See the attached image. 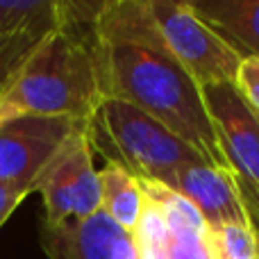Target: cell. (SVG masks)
<instances>
[{"label": "cell", "instance_id": "9a60e30c", "mask_svg": "<svg viewBox=\"0 0 259 259\" xmlns=\"http://www.w3.org/2000/svg\"><path fill=\"white\" fill-rule=\"evenodd\" d=\"M39 44H0V96L9 89V84L14 82V77L18 75L21 66L25 64V59L32 55V50Z\"/></svg>", "mask_w": 259, "mask_h": 259}, {"label": "cell", "instance_id": "277c9868", "mask_svg": "<svg viewBox=\"0 0 259 259\" xmlns=\"http://www.w3.org/2000/svg\"><path fill=\"white\" fill-rule=\"evenodd\" d=\"M141 189L143 211L132 232L139 259H219L211 228L191 202L164 184Z\"/></svg>", "mask_w": 259, "mask_h": 259}, {"label": "cell", "instance_id": "ba28073f", "mask_svg": "<svg viewBox=\"0 0 259 259\" xmlns=\"http://www.w3.org/2000/svg\"><path fill=\"white\" fill-rule=\"evenodd\" d=\"M77 121L46 116H16L0 125V182L23 184L34 191V182L59 150Z\"/></svg>", "mask_w": 259, "mask_h": 259}, {"label": "cell", "instance_id": "7c38bea8", "mask_svg": "<svg viewBox=\"0 0 259 259\" xmlns=\"http://www.w3.org/2000/svg\"><path fill=\"white\" fill-rule=\"evenodd\" d=\"M57 23V0H0V44H41Z\"/></svg>", "mask_w": 259, "mask_h": 259}, {"label": "cell", "instance_id": "4fadbf2b", "mask_svg": "<svg viewBox=\"0 0 259 259\" xmlns=\"http://www.w3.org/2000/svg\"><path fill=\"white\" fill-rule=\"evenodd\" d=\"M100 175V191H103V211L105 216L121 225L125 232L132 234L139 225L143 211V189L141 182L134 180L118 166H105L98 170Z\"/></svg>", "mask_w": 259, "mask_h": 259}, {"label": "cell", "instance_id": "8992f818", "mask_svg": "<svg viewBox=\"0 0 259 259\" xmlns=\"http://www.w3.org/2000/svg\"><path fill=\"white\" fill-rule=\"evenodd\" d=\"M150 7L168 53L187 68L200 89L234 84L243 59L193 14L187 0H150Z\"/></svg>", "mask_w": 259, "mask_h": 259}, {"label": "cell", "instance_id": "5bb4252c", "mask_svg": "<svg viewBox=\"0 0 259 259\" xmlns=\"http://www.w3.org/2000/svg\"><path fill=\"white\" fill-rule=\"evenodd\" d=\"M211 234L219 259H259V237L252 225H223Z\"/></svg>", "mask_w": 259, "mask_h": 259}, {"label": "cell", "instance_id": "30bf717a", "mask_svg": "<svg viewBox=\"0 0 259 259\" xmlns=\"http://www.w3.org/2000/svg\"><path fill=\"white\" fill-rule=\"evenodd\" d=\"M168 189L189 200L211 230L223 225H252L234 178L211 164L184 166L170 180Z\"/></svg>", "mask_w": 259, "mask_h": 259}, {"label": "cell", "instance_id": "3957f363", "mask_svg": "<svg viewBox=\"0 0 259 259\" xmlns=\"http://www.w3.org/2000/svg\"><path fill=\"white\" fill-rule=\"evenodd\" d=\"M84 127L91 150L139 182L168 187L180 168L209 164L196 148L125 100L103 98Z\"/></svg>", "mask_w": 259, "mask_h": 259}, {"label": "cell", "instance_id": "d6986e66", "mask_svg": "<svg viewBox=\"0 0 259 259\" xmlns=\"http://www.w3.org/2000/svg\"><path fill=\"white\" fill-rule=\"evenodd\" d=\"M252 230H255V232H257V237H259V228H252Z\"/></svg>", "mask_w": 259, "mask_h": 259}, {"label": "cell", "instance_id": "8fae6325", "mask_svg": "<svg viewBox=\"0 0 259 259\" xmlns=\"http://www.w3.org/2000/svg\"><path fill=\"white\" fill-rule=\"evenodd\" d=\"M189 7L241 59H259V0H191Z\"/></svg>", "mask_w": 259, "mask_h": 259}, {"label": "cell", "instance_id": "2e32d148", "mask_svg": "<svg viewBox=\"0 0 259 259\" xmlns=\"http://www.w3.org/2000/svg\"><path fill=\"white\" fill-rule=\"evenodd\" d=\"M234 87L241 94V98L246 100V105L252 109V114L259 118V59L257 57L241 62Z\"/></svg>", "mask_w": 259, "mask_h": 259}, {"label": "cell", "instance_id": "6da1fadb", "mask_svg": "<svg viewBox=\"0 0 259 259\" xmlns=\"http://www.w3.org/2000/svg\"><path fill=\"white\" fill-rule=\"evenodd\" d=\"M100 64L105 98L134 105L196 148L211 166L228 170L200 84L168 53L161 32L141 41H100Z\"/></svg>", "mask_w": 259, "mask_h": 259}, {"label": "cell", "instance_id": "5b68a950", "mask_svg": "<svg viewBox=\"0 0 259 259\" xmlns=\"http://www.w3.org/2000/svg\"><path fill=\"white\" fill-rule=\"evenodd\" d=\"M44 198V221H84L103 207L100 175L94 168V150L84 123H77L34 182Z\"/></svg>", "mask_w": 259, "mask_h": 259}, {"label": "cell", "instance_id": "ac0fdd59", "mask_svg": "<svg viewBox=\"0 0 259 259\" xmlns=\"http://www.w3.org/2000/svg\"><path fill=\"white\" fill-rule=\"evenodd\" d=\"M12 118H16V114H14L12 109H9L7 105L0 100V125H3V123H7V121H12Z\"/></svg>", "mask_w": 259, "mask_h": 259}, {"label": "cell", "instance_id": "52a82bcc", "mask_svg": "<svg viewBox=\"0 0 259 259\" xmlns=\"http://www.w3.org/2000/svg\"><path fill=\"white\" fill-rule=\"evenodd\" d=\"M202 96L228 170L239 187L252 228H259V118L234 84L202 87Z\"/></svg>", "mask_w": 259, "mask_h": 259}, {"label": "cell", "instance_id": "9c48e42d", "mask_svg": "<svg viewBox=\"0 0 259 259\" xmlns=\"http://www.w3.org/2000/svg\"><path fill=\"white\" fill-rule=\"evenodd\" d=\"M39 246L48 259H139L134 237L103 211L84 221H41Z\"/></svg>", "mask_w": 259, "mask_h": 259}, {"label": "cell", "instance_id": "7a4b0ae2", "mask_svg": "<svg viewBox=\"0 0 259 259\" xmlns=\"http://www.w3.org/2000/svg\"><path fill=\"white\" fill-rule=\"evenodd\" d=\"M103 98L98 32L68 27L50 32L0 96L16 116L71 118L77 123L89 121Z\"/></svg>", "mask_w": 259, "mask_h": 259}, {"label": "cell", "instance_id": "e0dca14e", "mask_svg": "<svg viewBox=\"0 0 259 259\" xmlns=\"http://www.w3.org/2000/svg\"><path fill=\"white\" fill-rule=\"evenodd\" d=\"M30 193H34L30 187L12 184V182H0V228H3L5 221L14 214V209H16Z\"/></svg>", "mask_w": 259, "mask_h": 259}]
</instances>
